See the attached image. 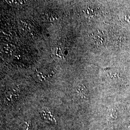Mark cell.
<instances>
[{
    "label": "cell",
    "instance_id": "cell-3",
    "mask_svg": "<svg viewBox=\"0 0 130 130\" xmlns=\"http://www.w3.org/2000/svg\"><path fill=\"white\" fill-rule=\"evenodd\" d=\"M6 2L10 5H25L27 1H6Z\"/></svg>",
    "mask_w": 130,
    "mask_h": 130
},
{
    "label": "cell",
    "instance_id": "cell-1",
    "mask_svg": "<svg viewBox=\"0 0 130 130\" xmlns=\"http://www.w3.org/2000/svg\"><path fill=\"white\" fill-rule=\"evenodd\" d=\"M41 117L43 121L53 125H56L57 123L56 118L50 110L44 109L42 110L41 113Z\"/></svg>",
    "mask_w": 130,
    "mask_h": 130
},
{
    "label": "cell",
    "instance_id": "cell-2",
    "mask_svg": "<svg viewBox=\"0 0 130 130\" xmlns=\"http://www.w3.org/2000/svg\"><path fill=\"white\" fill-rule=\"evenodd\" d=\"M77 91L78 93L81 96H83V95H85L86 93V89L85 87V86L83 84H79L77 88Z\"/></svg>",
    "mask_w": 130,
    "mask_h": 130
}]
</instances>
